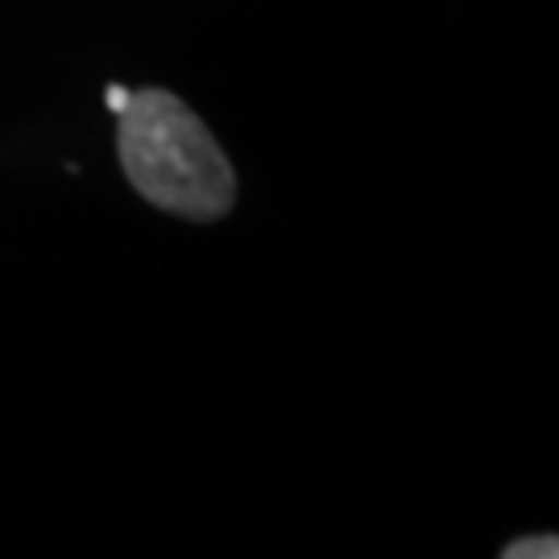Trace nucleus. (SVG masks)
Masks as SVG:
<instances>
[{"label": "nucleus", "mask_w": 559, "mask_h": 559, "mask_svg": "<svg viewBox=\"0 0 559 559\" xmlns=\"http://www.w3.org/2000/svg\"><path fill=\"white\" fill-rule=\"evenodd\" d=\"M117 150L133 191L170 216L212 224L237 203L233 162L175 92H129L117 108Z\"/></svg>", "instance_id": "nucleus-1"}, {"label": "nucleus", "mask_w": 559, "mask_h": 559, "mask_svg": "<svg viewBox=\"0 0 559 559\" xmlns=\"http://www.w3.org/2000/svg\"><path fill=\"white\" fill-rule=\"evenodd\" d=\"M506 559H556L559 556V539L556 535H531V539H514L506 543Z\"/></svg>", "instance_id": "nucleus-2"}]
</instances>
